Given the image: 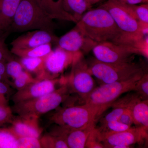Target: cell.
I'll return each instance as SVG.
<instances>
[{"label": "cell", "mask_w": 148, "mask_h": 148, "mask_svg": "<svg viewBox=\"0 0 148 148\" xmlns=\"http://www.w3.org/2000/svg\"><path fill=\"white\" fill-rule=\"evenodd\" d=\"M92 51L95 59L108 64L132 62L135 55H142L141 51L133 46L109 42L97 44Z\"/></svg>", "instance_id": "ba28073f"}, {"label": "cell", "mask_w": 148, "mask_h": 148, "mask_svg": "<svg viewBox=\"0 0 148 148\" xmlns=\"http://www.w3.org/2000/svg\"><path fill=\"white\" fill-rule=\"evenodd\" d=\"M21 0H0V29L7 31Z\"/></svg>", "instance_id": "d6986e66"}, {"label": "cell", "mask_w": 148, "mask_h": 148, "mask_svg": "<svg viewBox=\"0 0 148 148\" xmlns=\"http://www.w3.org/2000/svg\"><path fill=\"white\" fill-rule=\"evenodd\" d=\"M136 127L148 130V100H142L135 93L128 104Z\"/></svg>", "instance_id": "ac0fdd59"}, {"label": "cell", "mask_w": 148, "mask_h": 148, "mask_svg": "<svg viewBox=\"0 0 148 148\" xmlns=\"http://www.w3.org/2000/svg\"><path fill=\"white\" fill-rule=\"evenodd\" d=\"M76 26L97 43L109 42L136 47L119 29L108 12L101 7L87 11Z\"/></svg>", "instance_id": "6da1fadb"}, {"label": "cell", "mask_w": 148, "mask_h": 148, "mask_svg": "<svg viewBox=\"0 0 148 148\" xmlns=\"http://www.w3.org/2000/svg\"><path fill=\"white\" fill-rule=\"evenodd\" d=\"M95 124L81 129H72L58 126L50 134L63 138L69 148H85L87 138Z\"/></svg>", "instance_id": "9a60e30c"}, {"label": "cell", "mask_w": 148, "mask_h": 148, "mask_svg": "<svg viewBox=\"0 0 148 148\" xmlns=\"http://www.w3.org/2000/svg\"><path fill=\"white\" fill-rule=\"evenodd\" d=\"M146 73H141L125 80L103 84L95 88L85 99V104L95 109L98 117L121 95L133 90L138 81Z\"/></svg>", "instance_id": "277c9868"}, {"label": "cell", "mask_w": 148, "mask_h": 148, "mask_svg": "<svg viewBox=\"0 0 148 148\" xmlns=\"http://www.w3.org/2000/svg\"><path fill=\"white\" fill-rule=\"evenodd\" d=\"M66 82L53 92L35 98L14 104L12 112L21 116L38 118L40 116L57 108L71 93Z\"/></svg>", "instance_id": "5b68a950"}, {"label": "cell", "mask_w": 148, "mask_h": 148, "mask_svg": "<svg viewBox=\"0 0 148 148\" xmlns=\"http://www.w3.org/2000/svg\"><path fill=\"white\" fill-rule=\"evenodd\" d=\"M58 38L53 33L44 30H35L17 37L10 45L12 48H29L52 43H57Z\"/></svg>", "instance_id": "5bb4252c"}, {"label": "cell", "mask_w": 148, "mask_h": 148, "mask_svg": "<svg viewBox=\"0 0 148 148\" xmlns=\"http://www.w3.org/2000/svg\"><path fill=\"white\" fill-rule=\"evenodd\" d=\"M57 44L58 47L67 51L84 54L90 52L98 43L85 36L75 25L73 29L59 38Z\"/></svg>", "instance_id": "4fadbf2b"}, {"label": "cell", "mask_w": 148, "mask_h": 148, "mask_svg": "<svg viewBox=\"0 0 148 148\" xmlns=\"http://www.w3.org/2000/svg\"><path fill=\"white\" fill-rule=\"evenodd\" d=\"M127 9L137 19L145 32L148 29V3L140 5H127L120 3Z\"/></svg>", "instance_id": "603a6c76"}, {"label": "cell", "mask_w": 148, "mask_h": 148, "mask_svg": "<svg viewBox=\"0 0 148 148\" xmlns=\"http://www.w3.org/2000/svg\"><path fill=\"white\" fill-rule=\"evenodd\" d=\"M0 126V148H18L17 138L8 127Z\"/></svg>", "instance_id": "d4e9b609"}, {"label": "cell", "mask_w": 148, "mask_h": 148, "mask_svg": "<svg viewBox=\"0 0 148 148\" xmlns=\"http://www.w3.org/2000/svg\"><path fill=\"white\" fill-rule=\"evenodd\" d=\"M5 68L8 77L11 78L13 80L24 70L20 62L14 59L8 61L6 63Z\"/></svg>", "instance_id": "f546056e"}, {"label": "cell", "mask_w": 148, "mask_h": 148, "mask_svg": "<svg viewBox=\"0 0 148 148\" xmlns=\"http://www.w3.org/2000/svg\"><path fill=\"white\" fill-rule=\"evenodd\" d=\"M100 7L108 12L119 29L143 54L148 52V32L127 9L114 0H108Z\"/></svg>", "instance_id": "3957f363"}, {"label": "cell", "mask_w": 148, "mask_h": 148, "mask_svg": "<svg viewBox=\"0 0 148 148\" xmlns=\"http://www.w3.org/2000/svg\"><path fill=\"white\" fill-rule=\"evenodd\" d=\"M51 44L26 49L11 48L10 51L20 58H38L44 57L52 51Z\"/></svg>", "instance_id": "ffe728a7"}, {"label": "cell", "mask_w": 148, "mask_h": 148, "mask_svg": "<svg viewBox=\"0 0 148 148\" xmlns=\"http://www.w3.org/2000/svg\"><path fill=\"white\" fill-rule=\"evenodd\" d=\"M85 148H104L101 141L100 132L97 128L94 127L90 132L86 141Z\"/></svg>", "instance_id": "4dcf8cb0"}, {"label": "cell", "mask_w": 148, "mask_h": 148, "mask_svg": "<svg viewBox=\"0 0 148 148\" xmlns=\"http://www.w3.org/2000/svg\"><path fill=\"white\" fill-rule=\"evenodd\" d=\"M131 126L123 124L118 121H112L101 124V126L97 128L100 132L101 138L108 135L127 130Z\"/></svg>", "instance_id": "cb8c5ba5"}, {"label": "cell", "mask_w": 148, "mask_h": 148, "mask_svg": "<svg viewBox=\"0 0 148 148\" xmlns=\"http://www.w3.org/2000/svg\"><path fill=\"white\" fill-rule=\"evenodd\" d=\"M9 128L17 138L34 137L40 138L42 129L39 126L38 118L18 116L14 118Z\"/></svg>", "instance_id": "2e32d148"}, {"label": "cell", "mask_w": 148, "mask_h": 148, "mask_svg": "<svg viewBox=\"0 0 148 148\" xmlns=\"http://www.w3.org/2000/svg\"><path fill=\"white\" fill-rule=\"evenodd\" d=\"M40 141L41 148H69L63 138L50 133L44 135Z\"/></svg>", "instance_id": "484cf974"}, {"label": "cell", "mask_w": 148, "mask_h": 148, "mask_svg": "<svg viewBox=\"0 0 148 148\" xmlns=\"http://www.w3.org/2000/svg\"><path fill=\"white\" fill-rule=\"evenodd\" d=\"M13 80L12 84L14 86L17 90H19L27 87L29 84L37 81L38 80L34 77L29 72L24 70Z\"/></svg>", "instance_id": "83f0119b"}, {"label": "cell", "mask_w": 148, "mask_h": 148, "mask_svg": "<svg viewBox=\"0 0 148 148\" xmlns=\"http://www.w3.org/2000/svg\"><path fill=\"white\" fill-rule=\"evenodd\" d=\"M35 1L47 14L53 19L77 23L76 19L64 10L63 0Z\"/></svg>", "instance_id": "e0dca14e"}, {"label": "cell", "mask_w": 148, "mask_h": 148, "mask_svg": "<svg viewBox=\"0 0 148 148\" xmlns=\"http://www.w3.org/2000/svg\"><path fill=\"white\" fill-rule=\"evenodd\" d=\"M88 66L90 74L103 84L125 80L146 72L143 66L133 61L121 64H108L95 59Z\"/></svg>", "instance_id": "8992f818"}, {"label": "cell", "mask_w": 148, "mask_h": 148, "mask_svg": "<svg viewBox=\"0 0 148 148\" xmlns=\"http://www.w3.org/2000/svg\"><path fill=\"white\" fill-rule=\"evenodd\" d=\"M63 3L65 10L71 15L77 22L91 7L85 0H63Z\"/></svg>", "instance_id": "7402d4cb"}, {"label": "cell", "mask_w": 148, "mask_h": 148, "mask_svg": "<svg viewBox=\"0 0 148 148\" xmlns=\"http://www.w3.org/2000/svg\"><path fill=\"white\" fill-rule=\"evenodd\" d=\"M67 81L65 77L37 80L27 87L17 90L12 96V101L15 104L39 98L53 92L56 89V86L58 84H63Z\"/></svg>", "instance_id": "7c38bea8"}, {"label": "cell", "mask_w": 148, "mask_h": 148, "mask_svg": "<svg viewBox=\"0 0 148 148\" xmlns=\"http://www.w3.org/2000/svg\"><path fill=\"white\" fill-rule=\"evenodd\" d=\"M53 20L35 0H21L7 31L10 34L40 29L53 33Z\"/></svg>", "instance_id": "7a4b0ae2"}, {"label": "cell", "mask_w": 148, "mask_h": 148, "mask_svg": "<svg viewBox=\"0 0 148 148\" xmlns=\"http://www.w3.org/2000/svg\"><path fill=\"white\" fill-rule=\"evenodd\" d=\"M67 82L71 92H75L84 100L95 88L94 79L82 53L79 52L76 56Z\"/></svg>", "instance_id": "9c48e42d"}, {"label": "cell", "mask_w": 148, "mask_h": 148, "mask_svg": "<svg viewBox=\"0 0 148 148\" xmlns=\"http://www.w3.org/2000/svg\"><path fill=\"white\" fill-rule=\"evenodd\" d=\"M6 62L0 61V81L8 84L9 81L8 80V77L6 73Z\"/></svg>", "instance_id": "e575fe53"}, {"label": "cell", "mask_w": 148, "mask_h": 148, "mask_svg": "<svg viewBox=\"0 0 148 148\" xmlns=\"http://www.w3.org/2000/svg\"><path fill=\"white\" fill-rule=\"evenodd\" d=\"M8 31L0 29V61L7 62L14 59L13 54L9 50L5 40L9 34Z\"/></svg>", "instance_id": "4316f807"}, {"label": "cell", "mask_w": 148, "mask_h": 148, "mask_svg": "<svg viewBox=\"0 0 148 148\" xmlns=\"http://www.w3.org/2000/svg\"><path fill=\"white\" fill-rule=\"evenodd\" d=\"M118 121L122 123L132 127V125L134 124V121L131 111L128 107L125 109Z\"/></svg>", "instance_id": "836d02e7"}, {"label": "cell", "mask_w": 148, "mask_h": 148, "mask_svg": "<svg viewBox=\"0 0 148 148\" xmlns=\"http://www.w3.org/2000/svg\"><path fill=\"white\" fill-rule=\"evenodd\" d=\"M89 5L92 7V5L98 3L100 0H85Z\"/></svg>", "instance_id": "74e56055"}, {"label": "cell", "mask_w": 148, "mask_h": 148, "mask_svg": "<svg viewBox=\"0 0 148 148\" xmlns=\"http://www.w3.org/2000/svg\"><path fill=\"white\" fill-rule=\"evenodd\" d=\"M0 106H8V101L5 95L0 93Z\"/></svg>", "instance_id": "8d00e7d4"}, {"label": "cell", "mask_w": 148, "mask_h": 148, "mask_svg": "<svg viewBox=\"0 0 148 148\" xmlns=\"http://www.w3.org/2000/svg\"><path fill=\"white\" fill-rule=\"evenodd\" d=\"M18 148H41L40 138L34 137H18L17 138Z\"/></svg>", "instance_id": "1f68e13d"}, {"label": "cell", "mask_w": 148, "mask_h": 148, "mask_svg": "<svg viewBox=\"0 0 148 148\" xmlns=\"http://www.w3.org/2000/svg\"><path fill=\"white\" fill-rule=\"evenodd\" d=\"M142 100H148V75L146 73L141 77L133 89Z\"/></svg>", "instance_id": "f1b7e54d"}, {"label": "cell", "mask_w": 148, "mask_h": 148, "mask_svg": "<svg viewBox=\"0 0 148 148\" xmlns=\"http://www.w3.org/2000/svg\"><path fill=\"white\" fill-rule=\"evenodd\" d=\"M13 118V112L9 106H0V126L10 123Z\"/></svg>", "instance_id": "d6a6232c"}, {"label": "cell", "mask_w": 148, "mask_h": 148, "mask_svg": "<svg viewBox=\"0 0 148 148\" xmlns=\"http://www.w3.org/2000/svg\"><path fill=\"white\" fill-rule=\"evenodd\" d=\"M148 140V130L141 127H131L101 138L104 148H127L135 144H142Z\"/></svg>", "instance_id": "30bf717a"}, {"label": "cell", "mask_w": 148, "mask_h": 148, "mask_svg": "<svg viewBox=\"0 0 148 148\" xmlns=\"http://www.w3.org/2000/svg\"><path fill=\"white\" fill-rule=\"evenodd\" d=\"M46 57V56L38 58H20L19 61L24 70L31 74H35L36 78L38 80H41L44 71Z\"/></svg>", "instance_id": "44dd1931"}, {"label": "cell", "mask_w": 148, "mask_h": 148, "mask_svg": "<svg viewBox=\"0 0 148 148\" xmlns=\"http://www.w3.org/2000/svg\"><path fill=\"white\" fill-rule=\"evenodd\" d=\"M98 118L95 109L85 103L61 109L51 116L50 121L61 127L81 129L95 124Z\"/></svg>", "instance_id": "52a82bcc"}, {"label": "cell", "mask_w": 148, "mask_h": 148, "mask_svg": "<svg viewBox=\"0 0 148 148\" xmlns=\"http://www.w3.org/2000/svg\"><path fill=\"white\" fill-rule=\"evenodd\" d=\"M120 3L127 5H139L148 3V0H114Z\"/></svg>", "instance_id": "d590c367"}, {"label": "cell", "mask_w": 148, "mask_h": 148, "mask_svg": "<svg viewBox=\"0 0 148 148\" xmlns=\"http://www.w3.org/2000/svg\"><path fill=\"white\" fill-rule=\"evenodd\" d=\"M77 53L69 52L59 47L52 50L46 57L42 80L57 78L68 67L72 65Z\"/></svg>", "instance_id": "8fae6325"}]
</instances>
